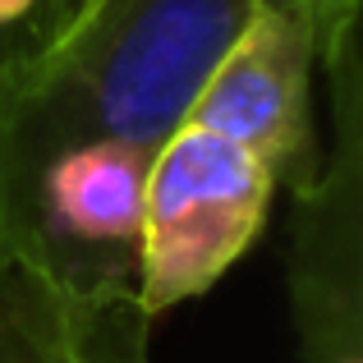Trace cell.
Returning <instances> with one entry per match:
<instances>
[{
	"label": "cell",
	"mask_w": 363,
	"mask_h": 363,
	"mask_svg": "<svg viewBox=\"0 0 363 363\" xmlns=\"http://www.w3.org/2000/svg\"><path fill=\"white\" fill-rule=\"evenodd\" d=\"M336 79V157L322 161L299 198L290 257L294 327L308 363H363L359 285V55L354 46L327 65Z\"/></svg>",
	"instance_id": "obj_4"
},
{
	"label": "cell",
	"mask_w": 363,
	"mask_h": 363,
	"mask_svg": "<svg viewBox=\"0 0 363 363\" xmlns=\"http://www.w3.org/2000/svg\"><path fill=\"white\" fill-rule=\"evenodd\" d=\"M92 5H97V0H42V5L28 14L33 23H28L18 37H51V33H60V28H69L74 18H83Z\"/></svg>",
	"instance_id": "obj_6"
},
{
	"label": "cell",
	"mask_w": 363,
	"mask_h": 363,
	"mask_svg": "<svg viewBox=\"0 0 363 363\" xmlns=\"http://www.w3.org/2000/svg\"><path fill=\"white\" fill-rule=\"evenodd\" d=\"M37 5H42V0H0V33H5V28H14V23H23Z\"/></svg>",
	"instance_id": "obj_7"
},
{
	"label": "cell",
	"mask_w": 363,
	"mask_h": 363,
	"mask_svg": "<svg viewBox=\"0 0 363 363\" xmlns=\"http://www.w3.org/2000/svg\"><path fill=\"white\" fill-rule=\"evenodd\" d=\"M276 179L253 152L179 124L147 166L138 240V303L161 318L207 294L262 235Z\"/></svg>",
	"instance_id": "obj_2"
},
{
	"label": "cell",
	"mask_w": 363,
	"mask_h": 363,
	"mask_svg": "<svg viewBox=\"0 0 363 363\" xmlns=\"http://www.w3.org/2000/svg\"><path fill=\"white\" fill-rule=\"evenodd\" d=\"M359 0H318V60L331 65L340 51L354 46Z\"/></svg>",
	"instance_id": "obj_5"
},
{
	"label": "cell",
	"mask_w": 363,
	"mask_h": 363,
	"mask_svg": "<svg viewBox=\"0 0 363 363\" xmlns=\"http://www.w3.org/2000/svg\"><path fill=\"white\" fill-rule=\"evenodd\" d=\"M262 5L318 0H97L51 37L0 46V175L69 143L157 152Z\"/></svg>",
	"instance_id": "obj_1"
},
{
	"label": "cell",
	"mask_w": 363,
	"mask_h": 363,
	"mask_svg": "<svg viewBox=\"0 0 363 363\" xmlns=\"http://www.w3.org/2000/svg\"><path fill=\"white\" fill-rule=\"evenodd\" d=\"M318 18L308 5H262L207 74L184 124L253 152L276 189L313 184L322 157L313 133Z\"/></svg>",
	"instance_id": "obj_3"
}]
</instances>
